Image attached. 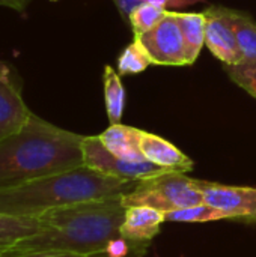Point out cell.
<instances>
[{"instance_id": "cell-1", "label": "cell", "mask_w": 256, "mask_h": 257, "mask_svg": "<svg viewBox=\"0 0 256 257\" xmlns=\"http://www.w3.org/2000/svg\"><path fill=\"white\" fill-rule=\"evenodd\" d=\"M124 214L122 196L51 209L39 215L42 227L38 233L17 242L3 257L104 253L109 242L119 238Z\"/></svg>"}, {"instance_id": "cell-2", "label": "cell", "mask_w": 256, "mask_h": 257, "mask_svg": "<svg viewBox=\"0 0 256 257\" xmlns=\"http://www.w3.org/2000/svg\"><path fill=\"white\" fill-rule=\"evenodd\" d=\"M83 139L32 113L18 131L0 139V190L84 166Z\"/></svg>"}, {"instance_id": "cell-3", "label": "cell", "mask_w": 256, "mask_h": 257, "mask_svg": "<svg viewBox=\"0 0 256 257\" xmlns=\"http://www.w3.org/2000/svg\"><path fill=\"white\" fill-rule=\"evenodd\" d=\"M137 182L113 178L80 166L14 188L0 190V214L39 217L57 208L125 196L137 187Z\"/></svg>"}, {"instance_id": "cell-4", "label": "cell", "mask_w": 256, "mask_h": 257, "mask_svg": "<svg viewBox=\"0 0 256 257\" xmlns=\"http://www.w3.org/2000/svg\"><path fill=\"white\" fill-rule=\"evenodd\" d=\"M125 208L149 206L161 212L189 208L204 203V194L199 190L198 179L184 173L167 172L137 182V187L122 196Z\"/></svg>"}, {"instance_id": "cell-5", "label": "cell", "mask_w": 256, "mask_h": 257, "mask_svg": "<svg viewBox=\"0 0 256 257\" xmlns=\"http://www.w3.org/2000/svg\"><path fill=\"white\" fill-rule=\"evenodd\" d=\"M81 149L86 167L124 181H143L169 172L149 161H128L113 155L98 136H84Z\"/></svg>"}, {"instance_id": "cell-6", "label": "cell", "mask_w": 256, "mask_h": 257, "mask_svg": "<svg viewBox=\"0 0 256 257\" xmlns=\"http://www.w3.org/2000/svg\"><path fill=\"white\" fill-rule=\"evenodd\" d=\"M136 39H139L145 47L154 65H187L186 45L177 20V11H169L155 27Z\"/></svg>"}, {"instance_id": "cell-7", "label": "cell", "mask_w": 256, "mask_h": 257, "mask_svg": "<svg viewBox=\"0 0 256 257\" xmlns=\"http://www.w3.org/2000/svg\"><path fill=\"white\" fill-rule=\"evenodd\" d=\"M204 202L226 212L232 220L256 224V188L199 181Z\"/></svg>"}, {"instance_id": "cell-8", "label": "cell", "mask_w": 256, "mask_h": 257, "mask_svg": "<svg viewBox=\"0 0 256 257\" xmlns=\"http://www.w3.org/2000/svg\"><path fill=\"white\" fill-rule=\"evenodd\" d=\"M32 111L23 98V84L12 66L0 60V139L18 131Z\"/></svg>"}, {"instance_id": "cell-9", "label": "cell", "mask_w": 256, "mask_h": 257, "mask_svg": "<svg viewBox=\"0 0 256 257\" xmlns=\"http://www.w3.org/2000/svg\"><path fill=\"white\" fill-rule=\"evenodd\" d=\"M205 44L208 50L223 63L237 65L243 62L241 51L232 26L229 24L223 6H211L205 12Z\"/></svg>"}, {"instance_id": "cell-10", "label": "cell", "mask_w": 256, "mask_h": 257, "mask_svg": "<svg viewBox=\"0 0 256 257\" xmlns=\"http://www.w3.org/2000/svg\"><path fill=\"white\" fill-rule=\"evenodd\" d=\"M140 149L146 161L169 172L187 173L192 172L195 167L193 161L184 152H181L175 145L157 134L142 131Z\"/></svg>"}, {"instance_id": "cell-11", "label": "cell", "mask_w": 256, "mask_h": 257, "mask_svg": "<svg viewBox=\"0 0 256 257\" xmlns=\"http://www.w3.org/2000/svg\"><path fill=\"white\" fill-rule=\"evenodd\" d=\"M164 223V212L149 206L125 208L119 236L133 242H151Z\"/></svg>"}, {"instance_id": "cell-12", "label": "cell", "mask_w": 256, "mask_h": 257, "mask_svg": "<svg viewBox=\"0 0 256 257\" xmlns=\"http://www.w3.org/2000/svg\"><path fill=\"white\" fill-rule=\"evenodd\" d=\"M140 136L142 130L116 123L110 125L98 137L113 155L128 161H146L140 149Z\"/></svg>"}, {"instance_id": "cell-13", "label": "cell", "mask_w": 256, "mask_h": 257, "mask_svg": "<svg viewBox=\"0 0 256 257\" xmlns=\"http://www.w3.org/2000/svg\"><path fill=\"white\" fill-rule=\"evenodd\" d=\"M42 224L39 217H12L0 214V257L17 242L38 233Z\"/></svg>"}, {"instance_id": "cell-14", "label": "cell", "mask_w": 256, "mask_h": 257, "mask_svg": "<svg viewBox=\"0 0 256 257\" xmlns=\"http://www.w3.org/2000/svg\"><path fill=\"white\" fill-rule=\"evenodd\" d=\"M177 20L184 38L187 65H192L205 45L207 18L204 12H177Z\"/></svg>"}, {"instance_id": "cell-15", "label": "cell", "mask_w": 256, "mask_h": 257, "mask_svg": "<svg viewBox=\"0 0 256 257\" xmlns=\"http://www.w3.org/2000/svg\"><path fill=\"white\" fill-rule=\"evenodd\" d=\"M226 18L234 29L243 62H256V23L246 14L225 8Z\"/></svg>"}, {"instance_id": "cell-16", "label": "cell", "mask_w": 256, "mask_h": 257, "mask_svg": "<svg viewBox=\"0 0 256 257\" xmlns=\"http://www.w3.org/2000/svg\"><path fill=\"white\" fill-rule=\"evenodd\" d=\"M103 81H104V101H106V111H107L109 122L110 125L121 123L125 108V89L121 81V74L107 65L104 68Z\"/></svg>"}, {"instance_id": "cell-17", "label": "cell", "mask_w": 256, "mask_h": 257, "mask_svg": "<svg viewBox=\"0 0 256 257\" xmlns=\"http://www.w3.org/2000/svg\"><path fill=\"white\" fill-rule=\"evenodd\" d=\"M219 220H232V218L226 212L205 202L201 205L164 212V223H210Z\"/></svg>"}, {"instance_id": "cell-18", "label": "cell", "mask_w": 256, "mask_h": 257, "mask_svg": "<svg viewBox=\"0 0 256 257\" xmlns=\"http://www.w3.org/2000/svg\"><path fill=\"white\" fill-rule=\"evenodd\" d=\"M169 12V9L155 5V3H142L139 6H136L130 15V24L134 33V38L146 33L148 30H151L152 27H155Z\"/></svg>"}, {"instance_id": "cell-19", "label": "cell", "mask_w": 256, "mask_h": 257, "mask_svg": "<svg viewBox=\"0 0 256 257\" xmlns=\"http://www.w3.org/2000/svg\"><path fill=\"white\" fill-rule=\"evenodd\" d=\"M151 65H154V63H152V59L149 57L148 51L140 44V41L134 38V41L125 47V50L121 53V56L118 59V72L121 75L140 74Z\"/></svg>"}, {"instance_id": "cell-20", "label": "cell", "mask_w": 256, "mask_h": 257, "mask_svg": "<svg viewBox=\"0 0 256 257\" xmlns=\"http://www.w3.org/2000/svg\"><path fill=\"white\" fill-rule=\"evenodd\" d=\"M229 78L250 93L256 99V62L253 63H237V65H223Z\"/></svg>"}, {"instance_id": "cell-21", "label": "cell", "mask_w": 256, "mask_h": 257, "mask_svg": "<svg viewBox=\"0 0 256 257\" xmlns=\"http://www.w3.org/2000/svg\"><path fill=\"white\" fill-rule=\"evenodd\" d=\"M113 2H115L116 6L119 8V11L128 17L130 12H131L136 6H139V5H142V3H155V5H160V6H163V8L172 11L174 8L190 6V5H193V3H196V2H199V0H113Z\"/></svg>"}, {"instance_id": "cell-22", "label": "cell", "mask_w": 256, "mask_h": 257, "mask_svg": "<svg viewBox=\"0 0 256 257\" xmlns=\"http://www.w3.org/2000/svg\"><path fill=\"white\" fill-rule=\"evenodd\" d=\"M30 2L32 0H0V5L2 6H8V8H12V9L18 11V12H23Z\"/></svg>"}, {"instance_id": "cell-23", "label": "cell", "mask_w": 256, "mask_h": 257, "mask_svg": "<svg viewBox=\"0 0 256 257\" xmlns=\"http://www.w3.org/2000/svg\"><path fill=\"white\" fill-rule=\"evenodd\" d=\"M26 257H89V256L75 254V253H47V254H36V256H26Z\"/></svg>"}, {"instance_id": "cell-24", "label": "cell", "mask_w": 256, "mask_h": 257, "mask_svg": "<svg viewBox=\"0 0 256 257\" xmlns=\"http://www.w3.org/2000/svg\"><path fill=\"white\" fill-rule=\"evenodd\" d=\"M89 257H110V256L104 251V253H97V254H92V256H89Z\"/></svg>"}]
</instances>
